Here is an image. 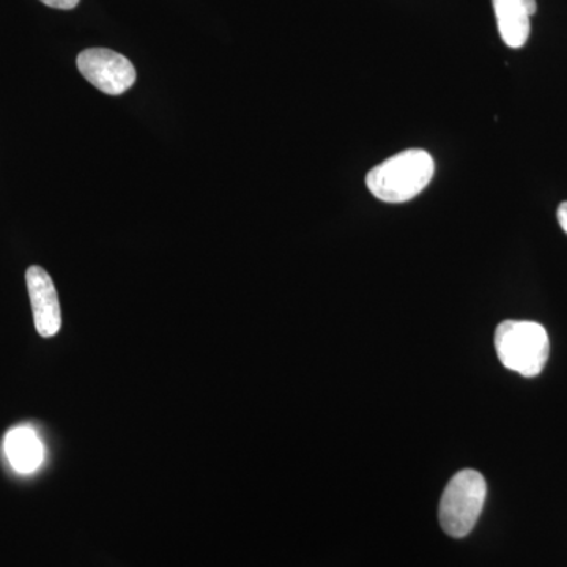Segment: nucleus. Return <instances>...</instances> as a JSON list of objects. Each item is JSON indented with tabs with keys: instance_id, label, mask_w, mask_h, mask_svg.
<instances>
[{
	"instance_id": "nucleus-1",
	"label": "nucleus",
	"mask_w": 567,
	"mask_h": 567,
	"mask_svg": "<svg viewBox=\"0 0 567 567\" xmlns=\"http://www.w3.org/2000/svg\"><path fill=\"white\" fill-rule=\"evenodd\" d=\"M435 163L431 153L409 148L375 166L365 177L369 192L388 204L409 203L432 182Z\"/></svg>"
},
{
	"instance_id": "nucleus-2",
	"label": "nucleus",
	"mask_w": 567,
	"mask_h": 567,
	"mask_svg": "<svg viewBox=\"0 0 567 567\" xmlns=\"http://www.w3.org/2000/svg\"><path fill=\"white\" fill-rule=\"evenodd\" d=\"M495 349L506 369L532 379L546 368L550 339L543 324L528 320H506L496 328Z\"/></svg>"
},
{
	"instance_id": "nucleus-3",
	"label": "nucleus",
	"mask_w": 567,
	"mask_h": 567,
	"mask_svg": "<svg viewBox=\"0 0 567 567\" xmlns=\"http://www.w3.org/2000/svg\"><path fill=\"white\" fill-rule=\"evenodd\" d=\"M487 484L476 470H462L450 483L440 499V527L447 536H468L486 503Z\"/></svg>"
},
{
	"instance_id": "nucleus-4",
	"label": "nucleus",
	"mask_w": 567,
	"mask_h": 567,
	"mask_svg": "<svg viewBox=\"0 0 567 567\" xmlns=\"http://www.w3.org/2000/svg\"><path fill=\"white\" fill-rule=\"evenodd\" d=\"M78 69L82 76L100 92L107 95H122L136 82V69L133 63L106 48H91L78 55Z\"/></svg>"
},
{
	"instance_id": "nucleus-5",
	"label": "nucleus",
	"mask_w": 567,
	"mask_h": 567,
	"mask_svg": "<svg viewBox=\"0 0 567 567\" xmlns=\"http://www.w3.org/2000/svg\"><path fill=\"white\" fill-rule=\"evenodd\" d=\"M25 281H28L37 331L43 338H52L59 333L62 324L61 305H59L54 282L39 265L29 268Z\"/></svg>"
},
{
	"instance_id": "nucleus-6",
	"label": "nucleus",
	"mask_w": 567,
	"mask_h": 567,
	"mask_svg": "<svg viewBox=\"0 0 567 567\" xmlns=\"http://www.w3.org/2000/svg\"><path fill=\"white\" fill-rule=\"evenodd\" d=\"M502 40L513 50L524 47L532 32L536 0H492Z\"/></svg>"
},
{
	"instance_id": "nucleus-7",
	"label": "nucleus",
	"mask_w": 567,
	"mask_h": 567,
	"mask_svg": "<svg viewBox=\"0 0 567 567\" xmlns=\"http://www.w3.org/2000/svg\"><path fill=\"white\" fill-rule=\"evenodd\" d=\"M6 454L11 466L20 473H33L43 464L41 440L28 425L11 429L6 436Z\"/></svg>"
},
{
	"instance_id": "nucleus-8",
	"label": "nucleus",
	"mask_w": 567,
	"mask_h": 567,
	"mask_svg": "<svg viewBox=\"0 0 567 567\" xmlns=\"http://www.w3.org/2000/svg\"><path fill=\"white\" fill-rule=\"evenodd\" d=\"M41 2L51 9L71 10L80 3V0H41Z\"/></svg>"
},
{
	"instance_id": "nucleus-9",
	"label": "nucleus",
	"mask_w": 567,
	"mask_h": 567,
	"mask_svg": "<svg viewBox=\"0 0 567 567\" xmlns=\"http://www.w3.org/2000/svg\"><path fill=\"white\" fill-rule=\"evenodd\" d=\"M557 216L559 226H561V229L565 230L567 235V200L559 205Z\"/></svg>"
}]
</instances>
